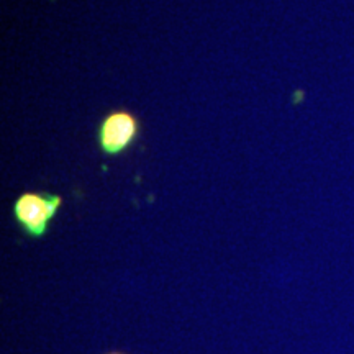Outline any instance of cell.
<instances>
[{"mask_svg":"<svg viewBox=\"0 0 354 354\" xmlns=\"http://www.w3.org/2000/svg\"><path fill=\"white\" fill-rule=\"evenodd\" d=\"M140 120L130 110H113L97 128V145L105 156H118L130 149L140 136Z\"/></svg>","mask_w":354,"mask_h":354,"instance_id":"obj_2","label":"cell"},{"mask_svg":"<svg viewBox=\"0 0 354 354\" xmlns=\"http://www.w3.org/2000/svg\"><path fill=\"white\" fill-rule=\"evenodd\" d=\"M110 354H120V353H110Z\"/></svg>","mask_w":354,"mask_h":354,"instance_id":"obj_3","label":"cell"},{"mask_svg":"<svg viewBox=\"0 0 354 354\" xmlns=\"http://www.w3.org/2000/svg\"><path fill=\"white\" fill-rule=\"evenodd\" d=\"M63 205V197L50 192H24L13 202V218L26 236L41 238Z\"/></svg>","mask_w":354,"mask_h":354,"instance_id":"obj_1","label":"cell"}]
</instances>
